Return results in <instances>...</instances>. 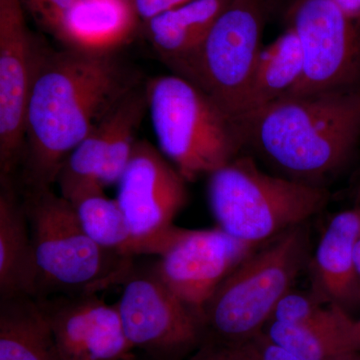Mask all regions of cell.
<instances>
[{
  "instance_id": "obj_25",
  "label": "cell",
  "mask_w": 360,
  "mask_h": 360,
  "mask_svg": "<svg viewBox=\"0 0 360 360\" xmlns=\"http://www.w3.org/2000/svg\"><path fill=\"white\" fill-rule=\"evenodd\" d=\"M23 6L34 16L35 20L51 32L59 18L75 0H21Z\"/></svg>"
},
{
  "instance_id": "obj_5",
  "label": "cell",
  "mask_w": 360,
  "mask_h": 360,
  "mask_svg": "<svg viewBox=\"0 0 360 360\" xmlns=\"http://www.w3.org/2000/svg\"><path fill=\"white\" fill-rule=\"evenodd\" d=\"M207 198L219 227L252 245L307 224L328 205L326 186L267 174L250 156H236L208 175Z\"/></svg>"
},
{
  "instance_id": "obj_19",
  "label": "cell",
  "mask_w": 360,
  "mask_h": 360,
  "mask_svg": "<svg viewBox=\"0 0 360 360\" xmlns=\"http://www.w3.org/2000/svg\"><path fill=\"white\" fill-rule=\"evenodd\" d=\"M302 70L300 39L295 30L288 27L260 51L238 118L288 94L297 84Z\"/></svg>"
},
{
  "instance_id": "obj_24",
  "label": "cell",
  "mask_w": 360,
  "mask_h": 360,
  "mask_svg": "<svg viewBox=\"0 0 360 360\" xmlns=\"http://www.w3.org/2000/svg\"><path fill=\"white\" fill-rule=\"evenodd\" d=\"M187 360H257L252 341L243 345H226L205 340Z\"/></svg>"
},
{
  "instance_id": "obj_20",
  "label": "cell",
  "mask_w": 360,
  "mask_h": 360,
  "mask_svg": "<svg viewBox=\"0 0 360 360\" xmlns=\"http://www.w3.org/2000/svg\"><path fill=\"white\" fill-rule=\"evenodd\" d=\"M352 317L345 312L338 321L319 326H298L267 322L264 335L302 360H360L350 338Z\"/></svg>"
},
{
  "instance_id": "obj_26",
  "label": "cell",
  "mask_w": 360,
  "mask_h": 360,
  "mask_svg": "<svg viewBox=\"0 0 360 360\" xmlns=\"http://www.w3.org/2000/svg\"><path fill=\"white\" fill-rule=\"evenodd\" d=\"M131 4L139 21L144 23L170 9L184 6L186 2L184 0H131Z\"/></svg>"
},
{
  "instance_id": "obj_15",
  "label": "cell",
  "mask_w": 360,
  "mask_h": 360,
  "mask_svg": "<svg viewBox=\"0 0 360 360\" xmlns=\"http://www.w3.org/2000/svg\"><path fill=\"white\" fill-rule=\"evenodd\" d=\"M139 22L131 0H75L51 33L63 49L108 56L132 39Z\"/></svg>"
},
{
  "instance_id": "obj_14",
  "label": "cell",
  "mask_w": 360,
  "mask_h": 360,
  "mask_svg": "<svg viewBox=\"0 0 360 360\" xmlns=\"http://www.w3.org/2000/svg\"><path fill=\"white\" fill-rule=\"evenodd\" d=\"M359 236L360 206L336 213L322 232L310 259L312 290L347 312L360 303L355 264Z\"/></svg>"
},
{
  "instance_id": "obj_13",
  "label": "cell",
  "mask_w": 360,
  "mask_h": 360,
  "mask_svg": "<svg viewBox=\"0 0 360 360\" xmlns=\"http://www.w3.org/2000/svg\"><path fill=\"white\" fill-rule=\"evenodd\" d=\"M63 360H127L134 348L123 330L116 303L98 293L35 298Z\"/></svg>"
},
{
  "instance_id": "obj_21",
  "label": "cell",
  "mask_w": 360,
  "mask_h": 360,
  "mask_svg": "<svg viewBox=\"0 0 360 360\" xmlns=\"http://www.w3.org/2000/svg\"><path fill=\"white\" fill-rule=\"evenodd\" d=\"M70 202L82 229L97 245L125 257H146L117 201L108 198L104 191L84 194Z\"/></svg>"
},
{
  "instance_id": "obj_4",
  "label": "cell",
  "mask_w": 360,
  "mask_h": 360,
  "mask_svg": "<svg viewBox=\"0 0 360 360\" xmlns=\"http://www.w3.org/2000/svg\"><path fill=\"white\" fill-rule=\"evenodd\" d=\"M307 224L257 248L220 284L202 315L205 340L243 345L264 331L309 260Z\"/></svg>"
},
{
  "instance_id": "obj_29",
  "label": "cell",
  "mask_w": 360,
  "mask_h": 360,
  "mask_svg": "<svg viewBox=\"0 0 360 360\" xmlns=\"http://www.w3.org/2000/svg\"><path fill=\"white\" fill-rule=\"evenodd\" d=\"M355 264H356L357 276L360 283V236L355 248Z\"/></svg>"
},
{
  "instance_id": "obj_18",
  "label": "cell",
  "mask_w": 360,
  "mask_h": 360,
  "mask_svg": "<svg viewBox=\"0 0 360 360\" xmlns=\"http://www.w3.org/2000/svg\"><path fill=\"white\" fill-rule=\"evenodd\" d=\"M0 360H63L35 298H0Z\"/></svg>"
},
{
  "instance_id": "obj_17",
  "label": "cell",
  "mask_w": 360,
  "mask_h": 360,
  "mask_svg": "<svg viewBox=\"0 0 360 360\" xmlns=\"http://www.w3.org/2000/svg\"><path fill=\"white\" fill-rule=\"evenodd\" d=\"M232 0H191L142 23L148 41L165 65L195 51Z\"/></svg>"
},
{
  "instance_id": "obj_27",
  "label": "cell",
  "mask_w": 360,
  "mask_h": 360,
  "mask_svg": "<svg viewBox=\"0 0 360 360\" xmlns=\"http://www.w3.org/2000/svg\"><path fill=\"white\" fill-rule=\"evenodd\" d=\"M347 18L360 23V0H331Z\"/></svg>"
},
{
  "instance_id": "obj_2",
  "label": "cell",
  "mask_w": 360,
  "mask_h": 360,
  "mask_svg": "<svg viewBox=\"0 0 360 360\" xmlns=\"http://www.w3.org/2000/svg\"><path fill=\"white\" fill-rule=\"evenodd\" d=\"M250 146L281 176L324 186L360 141V87L288 94L236 120Z\"/></svg>"
},
{
  "instance_id": "obj_1",
  "label": "cell",
  "mask_w": 360,
  "mask_h": 360,
  "mask_svg": "<svg viewBox=\"0 0 360 360\" xmlns=\"http://www.w3.org/2000/svg\"><path fill=\"white\" fill-rule=\"evenodd\" d=\"M139 84L116 54L56 51L37 44L25 148L14 177L18 188H51L71 151Z\"/></svg>"
},
{
  "instance_id": "obj_10",
  "label": "cell",
  "mask_w": 360,
  "mask_h": 360,
  "mask_svg": "<svg viewBox=\"0 0 360 360\" xmlns=\"http://www.w3.org/2000/svg\"><path fill=\"white\" fill-rule=\"evenodd\" d=\"M290 27L300 39L303 70L288 94L360 87L359 22L331 0H298Z\"/></svg>"
},
{
  "instance_id": "obj_3",
  "label": "cell",
  "mask_w": 360,
  "mask_h": 360,
  "mask_svg": "<svg viewBox=\"0 0 360 360\" xmlns=\"http://www.w3.org/2000/svg\"><path fill=\"white\" fill-rule=\"evenodd\" d=\"M20 193L34 250L35 298L99 293L122 284L136 258L97 245L82 229L70 201L52 187Z\"/></svg>"
},
{
  "instance_id": "obj_22",
  "label": "cell",
  "mask_w": 360,
  "mask_h": 360,
  "mask_svg": "<svg viewBox=\"0 0 360 360\" xmlns=\"http://www.w3.org/2000/svg\"><path fill=\"white\" fill-rule=\"evenodd\" d=\"M112 110L71 151L61 167L56 184L60 195L66 200L72 201L84 194L104 191L99 184V176L110 146Z\"/></svg>"
},
{
  "instance_id": "obj_8",
  "label": "cell",
  "mask_w": 360,
  "mask_h": 360,
  "mask_svg": "<svg viewBox=\"0 0 360 360\" xmlns=\"http://www.w3.org/2000/svg\"><path fill=\"white\" fill-rule=\"evenodd\" d=\"M135 259L116 302L132 347L155 360H181L205 340L202 322L161 281L153 262Z\"/></svg>"
},
{
  "instance_id": "obj_16",
  "label": "cell",
  "mask_w": 360,
  "mask_h": 360,
  "mask_svg": "<svg viewBox=\"0 0 360 360\" xmlns=\"http://www.w3.org/2000/svg\"><path fill=\"white\" fill-rule=\"evenodd\" d=\"M37 296L30 222L13 180H0V298Z\"/></svg>"
},
{
  "instance_id": "obj_6",
  "label": "cell",
  "mask_w": 360,
  "mask_h": 360,
  "mask_svg": "<svg viewBox=\"0 0 360 360\" xmlns=\"http://www.w3.org/2000/svg\"><path fill=\"white\" fill-rule=\"evenodd\" d=\"M146 89L158 148L187 182L208 176L245 148L236 122L188 80L160 75Z\"/></svg>"
},
{
  "instance_id": "obj_30",
  "label": "cell",
  "mask_w": 360,
  "mask_h": 360,
  "mask_svg": "<svg viewBox=\"0 0 360 360\" xmlns=\"http://www.w3.org/2000/svg\"><path fill=\"white\" fill-rule=\"evenodd\" d=\"M127 360H135V359L134 357V359H127Z\"/></svg>"
},
{
  "instance_id": "obj_11",
  "label": "cell",
  "mask_w": 360,
  "mask_h": 360,
  "mask_svg": "<svg viewBox=\"0 0 360 360\" xmlns=\"http://www.w3.org/2000/svg\"><path fill=\"white\" fill-rule=\"evenodd\" d=\"M260 245L234 238L219 226L180 229L174 240L153 260V269L202 322L206 304L220 284Z\"/></svg>"
},
{
  "instance_id": "obj_7",
  "label": "cell",
  "mask_w": 360,
  "mask_h": 360,
  "mask_svg": "<svg viewBox=\"0 0 360 360\" xmlns=\"http://www.w3.org/2000/svg\"><path fill=\"white\" fill-rule=\"evenodd\" d=\"M265 20V0H232L200 46L168 68L236 120L264 49Z\"/></svg>"
},
{
  "instance_id": "obj_9",
  "label": "cell",
  "mask_w": 360,
  "mask_h": 360,
  "mask_svg": "<svg viewBox=\"0 0 360 360\" xmlns=\"http://www.w3.org/2000/svg\"><path fill=\"white\" fill-rule=\"evenodd\" d=\"M186 184L160 148L136 141L115 200L146 257H160L179 233L174 220L188 200Z\"/></svg>"
},
{
  "instance_id": "obj_23",
  "label": "cell",
  "mask_w": 360,
  "mask_h": 360,
  "mask_svg": "<svg viewBox=\"0 0 360 360\" xmlns=\"http://www.w3.org/2000/svg\"><path fill=\"white\" fill-rule=\"evenodd\" d=\"M345 312L338 305L322 300L312 290L298 291L292 288L276 305L269 321L298 326H319L338 321Z\"/></svg>"
},
{
  "instance_id": "obj_28",
  "label": "cell",
  "mask_w": 360,
  "mask_h": 360,
  "mask_svg": "<svg viewBox=\"0 0 360 360\" xmlns=\"http://www.w3.org/2000/svg\"><path fill=\"white\" fill-rule=\"evenodd\" d=\"M349 333L354 347L360 352V317L359 319H352L349 326Z\"/></svg>"
},
{
  "instance_id": "obj_12",
  "label": "cell",
  "mask_w": 360,
  "mask_h": 360,
  "mask_svg": "<svg viewBox=\"0 0 360 360\" xmlns=\"http://www.w3.org/2000/svg\"><path fill=\"white\" fill-rule=\"evenodd\" d=\"M37 44L22 1L0 0V180L13 179L22 158Z\"/></svg>"
}]
</instances>
